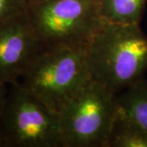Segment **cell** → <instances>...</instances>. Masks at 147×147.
Instances as JSON below:
<instances>
[{"label":"cell","instance_id":"8992f818","mask_svg":"<svg viewBox=\"0 0 147 147\" xmlns=\"http://www.w3.org/2000/svg\"><path fill=\"white\" fill-rule=\"evenodd\" d=\"M47 48L27 11L0 24V83L15 84Z\"/></svg>","mask_w":147,"mask_h":147},{"label":"cell","instance_id":"3957f363","mask_svg":"<svg viewBox=\"0 0 147 147\" xmlns=\"http://www.w3.org/2000/svg\"><path fill=\"white\" fill-rule=\"evenodd\" d=\"M0 137L5 147H63L59 114L18 82L0 116Z\"/></svg>","mask_w":147,"mask_h":147},{"label":"cell","instance_id":"7a4b0ae2","mask_svg":"<svg viewBox=\"0 0 147 147\" xmlns=\"http://www.w3.org/2000/svg\"><path fill=\"white\" fill-rule=\"evenodd\" d=\"M22 78L27 89L58 114L93 81L86 48L67 46L47 47Z\"/></svg>","mask_w":147,"mask_h":147},{"label":"cell","instance_id":"8fae6325","mask_svg":"<svg viewBox=\"0 0 147 147\" xmlns=\"http://www.w3.org/2000/svg\"><path fill=\"white\" fill-rule=\"evenodd\" d=\"M7 96V92L6 89V84L0 83V116L2 115L4 109Z\"/></svg>","mask_w":147,"mask_h":147},{"label":"cell","instance_id":"277c9868","mask_svg":"<svg viewBox=\"0 0 147 147\" xmlns=\"http://www.w3.org/2000/svg\"><path fill=\"white\" fill-rule=\"evenodd\" d=\"M27 15L47 47L86 48L104 24L97 0H45L29 4Z\"/></svg>","mask_w":147,"mask_h":147},{"label":"cell","instance_id":"9c48e42d","mask_svg":"<svg viewBox=\"0 0 147 147\" xmlns=\"http://www.w3.org/2000/svg\"><path fill=\"white\" fill-rule=\"evenodd\" d=\"M119 105L147 131V82L140 79L117 96Z\"/></svg>","mask_w":147,"mask_h":147},{"label":"cell","instance_id":"52a82bcc","mask_svg":"<svg viewBox=\"0 0 147 147\" xmlns=\"http://www.w3.org/2000/svg\"><path fill=\"white\" fill-rule=\"evenodd\" d=\"M107 147H147V131L119 105Z\"/></svg>","mask_w":147,"mask_h":147},{"label":"cell","instance_id":"30bf717a","mask_svg":"<svg viewBox=\"0 0 147 147\" xmlns=\"http://www.w3.org/2000/svg\"><path fill=\"white\" fill-rule=\"evenodd\" d=\"M28 0H0V24L11 17L26 13Z\"/></svg>","mask_w":147,"mask_h":147},{"label":"cell","instance_id":"7c38bea8","mask_svg":"<svg viewBox=\"0 0 147 147\" xmlns=\"http://www.w3.org/2000/svg\"><path fill=\"white\" fill-rule=\"evenodd\" d=\"M41 1H45V0H28L29 4H30V3H38V2H41Z\"/></svg>","mask_w":147,"mask_h":147},{"label":"cell","instance_id":"5b68a950","mask_svg":"<svg viewBox=\"0 0 147 147\" xmlns=\"http://www.w3.org/2000/svg\"><path fill=\"white\" fill-rule=\"evenodd\" d=\"M118 109L115 93L92 81L59 114L63 147H107Z\"/></svg>","mask_w":147,"mask_h":147},{"label":"cell","instance_id":"4fadbf2b","mask_svg":"<svg viewBox=\"0 0 147 147\" xmlns=\"http://www.w3.org/2000/svg\"><path fill=\"white\" fill-rule=\"evenodd\" d=\"M0 147H5L4 142H3V140L2 139V137H0Z\"/></svg>","mask_w":147,"mask_h":147},{"label":"cell","instance_id":"6da1fadb","mask_svg":"<svg viewBox=\"0 0 147 147\" xmlns=\"http://www.w3.org/2000/svg\"><path fill=\"white\" fill-rule=\"evenodd\" d=\"M86 57L92 79L117 94L147 69V35L140 25L104 22L86 47Z\"/></svg>","mask_w":147,"mask_h":147},{"label":"cell","instance_id":"ba28073f","mask_svg":"<svg viewBox=\"0 0 147 147\" xmlns=\"http://www.w3.org/2000/svg\"><path fill=\"white\" fill-rule=\"evenodd\" d=\"M147 0H97L99 12L105 23L140 25Z\"/></svg>","mask_w":147,"mask_h":147}]
</instances>
